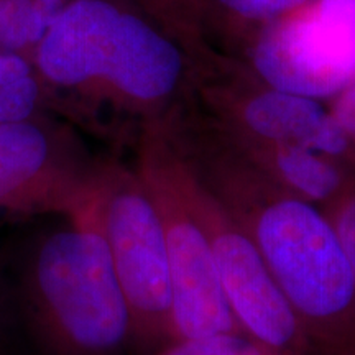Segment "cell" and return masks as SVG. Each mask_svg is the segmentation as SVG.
<instances>
[{"label":"cell","mask_w":355,"mask_h":355,"mask_svg":"<svg viewBox=\"0 0 355 355\" xmlns=\"http://www.w3.org/2000/svg\"><path fill=\"white\" fill-rule=\"evenodd\" d=\"M92 201L40 232L21 255L13 311L42 355H123L135 347L125 295Z\"/></svg>","instance_id":"1"},{"label":"cell","mask_w":355,"mask_h":355,"mask_svg":"<svg viewBox=\"0 0 355 355\" xmlns=\"http://www.w3.org/2000/svg\"><path fill=\"white\" fill-rule=\"evenodd\" d=\"M224 204L259 248L314 355H355V282L329 217L268 176L234 168Z\"/></svg>","instance_id":"2"},{"label":"cell","mask_w":355,"mask_h":355,"mask_svg":"<svg viewBox=\"0 0 355 355\" xmlns=\"http://www.w3.org/2000/svg\"><path fill=\"white\" fill-rule=\"evenodd\" d=\"M30 60L44 99L105 97L132 109L166 97L183 69L170 40L112 0H69Z\"/></svg>","instance_id":"3"},{"label":"cell","mask_w":355,"mask_h":355,"mask_svg":"<svg viewBox=\"0 0 355 355\" xmlns=\"http://www.w3.org/2000/svg\"><path fill=\"white\" fill-rule=\"evenodd\" d=\"M96 212L125 295L135 347L155 350L173 340V288L165 229L139 173L102 170Z\"/></svg>","instance_id":"4"},{"label":"cell","mask_w":355,"mask_h":355,"mask_svg":"<svg viewBox=\"0 0 355 355\" xmlns=\"http://www.w3.org/2000/svg\"><path fill=\"white\" fill-rule=\"evenodd\" d=\"M178 176L186 202L209 243L222 293L242 331L285 354L314 355L250 235L183 163Z\"/></svg>","instance_id":"5"},{"label":"cell","mask_w":355,"mask_h":355,"mask_svg":"<svg viewBox=\"0 0 355 355\" xmlns=\"http://www.w3.org/2000/svg\"><path fill=\"white\" fill-rule=\"evenodd\" d=\"M180 162L165 146L148 141L139 175L162 216L171 270L173 339L243 332L217 279L204 230L186 202Z\"/></svg>","instance_id":"6"},{"label":"cell","mask_w":355,"mask_h":355,"mask_svg":"<svg viewBox=\"0 0 355 355\" xmlns=\"http://www.w3.org/2000/svg\"><path fill=\"white\" fill-rule=\"evenodd\" d=\"M254 63L275 91L319 99L355 81V0H319L270 26Z\"/></svg>","instance_id":"7"},{"label":"cell","mask_w":355,"mask_h":355,"mask_svg":"<svg viewBox=\"0 0 355 355\" xmlns=\"http://www.w3.org/2000/svg\"><path fill=\"white\" fill-rule=\"evenodd\" d=\"M101 175L43 115L0 123V212L74 214L92 201Z\"/></svg>","instance_id":"8"},{"label":"cell","mask_w":355,"mask_h":355,"mask_svg":"<svg viewBox=\"0 0 355 355\" xmlns=\"http://www.w3.org/2000/svg\"><path fill=\"white\" fill-rule=\"evenodd\" d=\"M242 119L263 144L300 145L331 158L349 150L347 133L311 97L272 89L248 102Z\"/></svg>","instance_id":"9"},{"label":"cell","mask_w":355,"mask_h":355,"mask_svg":"<svg viewBox=\"0 0 355 355\" xmlns=\"http://www.w3.org/2000/svg\"><path fill=\"white\" fill-rule=\"evenodd\" d=\"M254 157L270 180L308 202L332 201L343 189V173L336 163L314 150L300 145L263 144Z\"/></svg>","instance_id":"10"},{"label":"cell","mask_w":355,"mask_h":355,"mask_svg":"<svg viewBox=\"0 0 355 355\" xmlns=\"http://www.w3.org/2000/svg\"><path fill=\"white\" fill-rule=\"evenodd\" d=\"M44 89L28 56L0 50V123L42 117Z\"/></svg>","instance_id":"11"},{"label":"cell","mask_w":355,"mask_h":355,"mask_svg":"<svg viewBox=\"0 0 355 355\" xmlns=\"http://www.w3.org/2000/svg\"><path fill=\"white\" fill-rule=\"evenodd\" d=\"M63 7L51 0H0V50L32 56Z\"/></svg>","instance_id":"12"},{"label":"cell","mask_w":355,"mask_h":355,"mask_svg":"<svg viewBox=\"0 0 355 355\" xmlns=\"http://www.w3.org/2000/svg\"><path fill=\"white\" fill-rule=\"evenodd\" d=\"M150 355H290L254 339L245 332L173 339L159 345Z\"/></svg>","instance_id":"13"},{"label":"cell","mask_w":355,"mask_h":355,"mask_svg":"<svg viewBox=\"0 0 355 355\" xmlns=\"http://www.w3.org/2000/svg\"><path fill=\"white\" fill-rule=\"evenodd\" d=\"M327 217L336 230L355 282V194L340 199Z\"/></svg>","instance_id":"14"},{"label":"cell","mask_w":355,"mask_h":355,"mask_svg":"<svg viewBox=\"0 0 355 355\" xmlns=\"http://www.w3.org/2000/svg\"><path fill=\"white\" fill-rule=\"evenodd\" d=\"M229 10L247 19H273L303 6L306 0H219Z\"/></svg>","instance_id":"15"},{"label":"cell","mask_w":355,"mask_h":355,"mask_svg":"<svg viewBox=\"0 0 355 355\" xmlns=\"http://www.w3.org/2000/svg\"><path fill=\"white\" fill-rule=\"evenodd\" d=\"M13 316H15V311H13L12 285L6 275L2 259H0V355L6 349L7 336L12 327Z\"/></svg>","instance_id":"16"},{"label":"cell","mask_w":355,"mask_h":355,"mask_svg":"<svg viewBox=\"0 0 355 355\" xmlns=\"http://www.w3.org/2000/svg\"><path fill=\"white\" fill-rule=\"evenodd\" d=\"M332 115L347 137H355V86L344 92Z\"/></svg>","instance_id":"17"},{"label":"cell","mask_w":355,"mask_h":355,"mask_svg":"<svg viewBox=\"0 0 355 355\" xmlns=\"http://www.w3.org/2000/svg\"><path fill=\"white\" fill-rule=\"evenodd\" d=\"M51 2H58V3H63V6H66V3H68L69 0H51Z\"/></svg>","instance_id":"18"}]
</instances>
